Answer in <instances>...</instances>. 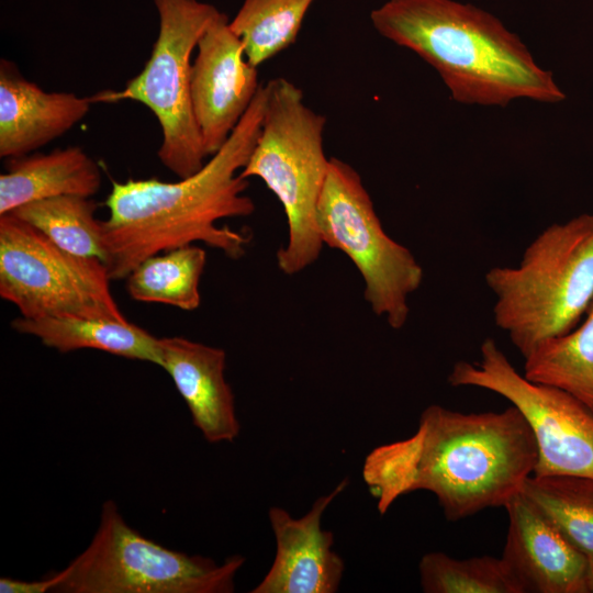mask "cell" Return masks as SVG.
Wrapping results in <instances>:
<instances>
[{"instance_id": "cell-14", "label": "cell", "mask_w": 593, "mask_h": 593, "mask_svg": "<svg viewBox=\"0 0 593 593\" xmlns=\"http://www.w3.org/2000/svg\"><path fill=\"white\" fill-rule=\"evenodd\" d=\"M159 367L170 376L204 439L234 441L240 426L234 393L225 379V350L181 336L159 338Z\"/></svg>"}, {"instance_id": "cell-16", "label": "cell", "mask_w": 593, "mask_h": 593, "mask_svg": "<svg viewBox=\"0 0 593 593\" xmlns=\"http://www.w3.org/2000/svg\"><path fill=\"white\" fill-rule=\"evenodd\" d=\"M5 167L0 176V215L59 195L91 198L102 182L99 165L79 146L8 158Z\"/></svg>"}, {"instance_id": "cell-9", "label": "cell", "mask_w": 593, "mask_h": 593, "mask_svg": "<svg viewBox=\"0 0 593 593\" xmlns=\"http://www.w3.org/2000/svg\"><path fill=\"white\" fill-rule=\"evenodd\" d=\"M99 258L66 251L12 213L0 215V295L23 317L126 322Z\"/></svg>"}, {"instance_id": "cell-12", "label": "cell", "mask_w": 593, "mask_h": 593, "mask_svg": "<svg viewBox=\"0 0 593 593\" xmlns=\"http://www.w3.org/2000/svg\"><path fill=\"white\" fill-rule=\"evenodd\" d=\"M349 484L343 479L329 493L316 499L310 511L294 518L282 507L268 511L276 540L273 562L251 593H335L345 570L333 550L334 535L322 528V516Z\"/></svg>"}, {"instance_id": "cell-23", "label": "cell", "mask_w": 593, "mask_h": 593, "mask_svg": "<svg viewBox=\"0 0 593 593\" xmlns=\"http://www.w3.org/2000/svg\"><path fill=\"white\" fill-rule=\"evenodd\" d=\"M425 593H522L502 558L458 559L441 551L425 553L418 563Z\"/></svg>"}, {"instance_id": "cell-15", "label": "cell", "mask_w": 593, "mask_h": 593, "mask_svg": "<svg viewBox=\"0 0 593 593\" xmlns=\"http://www.w3.org/2000/svg\"><path fill=\"white\" fill-rule=\"evenodd\" d=\"M91 97L47 92L0 60V157L15 158L60 137L90 111Z\"/></svg>"}, {"instance_id": "cell-5", "label": "cell", "mask_w": 593, "mask_h": 593, "mask_svg": "<svg viewBox=\"0 0 593 593\" xmlns=\"http://www.w3.org/2000/svg\"><path fill=\"white\" fill-rule=\"evenodd\" d=\"M265 89L260 132L239 175L261 179L280 201L288 239L277 251V265L293 276L314 264L324 246L316 209L329 168L324 150L326 118L304 102L303 91L289 79L272 78Z\"/></svg>"}, {"instance_id": "cell-24", "label": "cell", "mask_w": 593, "mask_h": 593, "mask_svg": "<svg viewBox=\"0 0 593 593\" xmlns=\"http://www.w3.org/2000/svg\"><path fill=\"white\" fill-rule=\"evenodd\" d=\"M54 581L49 575L41 580H19L12 578H0L1 593H45L52 592Z\"/></svg>"}, {"instance_id": "cell-10", "label": "cell", "mask_w": 593, "mask_h": 593, "mask_svg": "<svg viewBox=\"0 0 593 593\" xmlns=\"http://www.w3.org/2000/svg\"><path fill=\"white\" fill-rule=\"evenodd\" d=\"M447 380L496 393L522 413L537 444L535 475L593 478V411L569 392L519 373L493 338L482 342L479 361H457Z\"/></svg>"}, {"instance_id": "cell-11", "label": "cell", "mask_w": 593, "mask_h": 593, "mask_svg": "<svg viewBox=\"0 0 593 593\" xmlns=\"http://www.w3.org/2000/svg\"><path fill=\"white\" fill-rule=\"evenodd\" d=\"M191 65L192 110L208 158L226 143L250 107L261 83L245 56L242 40L220 12L197 44Z\"/></svg>"}, {"instance_id": "cell-19", "label": "cell", "mask_w": 593, "mask_h": 593, "mask_svg": "<svg viewBox=\"0 0 593 593\" xmlns=\"http://www.w3.org/2000/svg\"><path fill=\"white\" fill-rule=\"evenodd\" d=\"M205 264V250L193 244L150 256L125 278L126 291L135 301L193 311L201 304Z\"/></svg>"}, {"instance_id": "cell-17", "label": "cell", "mask_w": 593, "mask_h": 593, "mask_svg": "<svg viewBox=\"0 0 593 593\" xmlns=\"http://www.w3.org/2000/svg\"><path fill=\"white\" fill-rule=\"evenodd\" d=\"M12 328L60 353L96 349L160 366L159 338L126 322L83 317H16Z\"/></svg>"}, {"instance_id": "cell-21", "label": "cell", "mask_w": 593, "mask_h": 593, "mask_svg": "<svg viewBox=\"0 0 593 593\" xmlns=\"http://www.w3.org/2000/svg\"><path fill=\"white\" fill-rule=\"evenodd\" d=\"M522 492L572 545L593 555V478L533 474Z\"/></svg>"}, {"instance_id": "cell-25", "label": "cell", "mask_w": 593, "mask_h": 593, "mask_svg": "<svg viewBox=\"0 0 593 593\" xmlns=\"http://www.w3.org/2000/svg\"><path fill=\"white\" fill-rule=\"evenodd\" d=\"M588 560H589L588 588H589V593H593V555H589Z\"/></svg>"}, {"instance_id": "cell-7", "label": "cell", "mask_w": 593, "mask_h": 593, "mask_svg": "<svg viewBox=\"0 0 593 593\" xmlns=\"http://www.w3.org/2000/svg\"><path fill=\"white\" fill-rule=\"evenodd\" d=\"M159 16L158 36L143 70L120 91H101L94 102L132 100L158 120L160 163L179 179L199 171L208 158L190 94L191 55L209 24L221 12L199 0H153Z\"/></svg>"}, {"instance_id": "cell-18", "label": "cell", "mask_w": 593, "mask_h": 593, "mask_svg": "<svg viewBox=\"0 0 593 593\" xmlns=\"http://www.w3.org/2000/svg\"><path fill=\"white\" fill-rule=\"evenodd\" d=\"M585 315L578 327L536 346L524 358L523 374L569 392L593 411V300Z\"/></svg>"}, {"instance_id": "cell-8", "label": "cell", "mask_w": 593, "mask_h": 593, "mask_svg": "<svg viewBox=\"0 0 593 593\" xmlns=\"http://www.w3.org/2000/svg\"><path fill=\"white\" fill-rule=\"evenodd\" d=\"M316 226L323 244L343 251L360 272L371 311L391 328H402L410 314L407 299L423 282V268L407 247L385 233L358 171L336 157L329 158Z\"/></svg>"}, {"instance_id": "cell-22", "label": "cell", "mask_w": 593, "mask_h": 593, "mask_svg": "<svg viewBox=\"0 0 593 593\" xmlns=\"http://www.w3.org/2000/svg\"><path fill=\"white\" fill-rule=\"evenodd\" d=\"M315 0H244L230 21L242 40L245 56L255 67L290 47Z\"/></svg>"}, {"instance_id": "cell-20", "label": "cell", "mask_w": 593, "mask_h": 593, "mask_svg": "<svg viewBox=\"0 0 593 593\" xmlns=\"http://www.w3.org/2000/svg\"><path fill=\"white\" fill-rule=\"evenodd\" d=\"M98 204L87 197L59 195L24 204L11 213L29 223L61 249L104 262Z\"/></svg>"}, {"instance_id": "cell-3", "label": "cell", "mask_w": 593, "mask_h": 593, "mask_svg": "<svg viewBox=\"0 0 593 593\" xmlns=\"http://www.w3.org/2000/svg\"><path fill=\"white\" fill-rule=\"evenodd\" d=\"M376 31L421 56L457 102L506 105L514 99H564L552 74L540 68L493 14L455 0H388L372 10Z\"/></svg>"}, {"instance_id": "cell-13", "label": "cell", "mask_w": 593, "mask_h": 593, "mask_svg": "<svg viewBox=\"0 0 593 593\" xmlns=\"http://www.w3.org/2000/svg\"><path fill=\"white\" fill-rule=\"evenodd\" d=\"M504 508L508 526L501 558L522 593H589L588 556L522 491Z\"/></svg>"}, {"instance_id": "cell-6", "label": "cell", "mask_w": 593, "mask_h": 593, "mask_svg": "<svg viewBox=\"0 0 593 593\" xmlns=\"http://www.w3.org/2000/svg\"><path fill=\"white\" fill-rule=\"evenodd\" d=\"M244 563L240 555L217 563L168 549L132 528L108 500L88 547L49 577L52 592L63 593H231Z\"/></svg>"}, {"instance_id": "cell-1", "label": "cell", "mask_w": 593, "mask_h": 593, "mask_svg": "<svg viewBox=\"0 0 593 593\" xmlns=\"http://www.w3.org/2000/svg\"><path fill=\"white\" fill-rule=\"evenodd\" d=\"M537 460L534 434L514 405L463 413L432 404L414 435L367 455L362 479L381 515L400 496L421 490L436 496L448 521H459L504 507Z\"/></svg>"}, {"instance_id": "cell-2", "label": "cell", "mask_w": 593, "mask_h": 593, "mask_svg": "<svg viewBox=\"0 0 593 593\" xmlns=\"http://www.w3.org/2000/svg\"><path fill=\"white\" fill-rule=\"evenodd\" d=\"M266 104L261 85L226 143L195 174L176 182L150 179L113 181L101 221L104 264L111 280L125 279L144 259L198 242L239 259L247 234L220 227L227 217H245L256 206L245 194L239 172L257 142Z\"/></svg>"}, {"instance_id": "cell-4", "label": "cell", "mask_w": 593, "mask_h": 593, "mask_svg": "<svg viewBox=\"0 0 593 593\" xmlns=\"http://www.w3.org/2000/svg\"><path fill=\"white\" fill-rule=\"evenodd\" d=\"M484 280L495 325L524 358L572 331L593 300V214L549 225L516 267H492Z\"/></svg>"}]
</instances>
